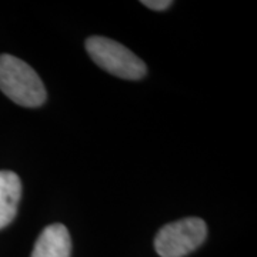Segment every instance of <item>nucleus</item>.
Returning <instances> with one entry per match:
<instances>
[{
	"label": "nucleus",
	"mask_w": 257,
	"mask_h": 257,
	"mask_svg": "<svg viewBox=\"0 0 257 257\" xmlns=\"http://www.w3.org/2000/svg\"><path fill=\"white\" fill-rule=\"evenodd\" d=\"M22 182L15 172L0 170V230L8 227L18 214Z\"/></svg>",
	"instance_id": "39448f33"
},
{
	"label": "nucleus",
	"mask_w": 257,
	"mask_h": 257,
	"mask_svg": "<svg viewBox=\"0 0 257 257\" xmlns=\"http://www.w3.org/2000/svg\"><path fill=\"white\" fill-rule=\"evenodd\" d=\"M207 237V226L199 217H186L159 230L155 248L160 257H186L202 246Z\"/></svg>",
	"instance_id": "7ed1b4c3"
},
{
	"label": "nucleus",
	"mask_w": 257,
	"mask_h": 257,
	"mask_svg": "<svg viewBox=\"0 0 257 257\" xmlns=\"http://www.w3.org/2000/svg\"><path fill=\"white\" fill-rule=\"evenodd\" d=\"M86 50L99 67L120 79L139 80L146 76L145 62L116 40L101 36L89 37L86 40Z\"/></svg>",
	"instance_id": "f03ea898"
},
{
	"label": "nucleus",
	"mask_w": 257,
	"mask_h": 257,
	"mask_svg": "<svg viewBox=\"0 0 257 257\" xmlns=\"http://www.w3.org/2000/svg\"><path fill=\"white\" fill-rule=\"evenodd\" d=\"M72 239L66 226L53 223L37 237L30 257H70Z\"/></svg>",
	"instance_id": "20e7f679"
},
{
	"label": "nucleus",
	"mask_w": 257,
	"mask_h": 257,
	"mask_svg": "<svg viewBox=\"0 0 257 257\" xmlns=\"http://www.w3.org/2000/svg\"><path fill=\"white\" fill-rule=\"evenodd\" d=\"M142 5H145L149 9L160 12V10H166L167 8H170L172 2L170 0H143Z\"/></svg>",
	"instance_id": "423d86ee"
},
{
	"label": "nucleus",
	"mask_w": 257,
	"mask_h": 257,
	"mask_svg": "<svg viewBox=\"0 0 257 257\" xmlns=\"http://www.w3.org/2000/svg\"><path fill=\"white\" fill-rule=\"evenodd\" d=\"M0 90L23 107H39L46 101V87L26 62L0 55Z\"/></svg>",
	"instance_id": "f257e3e1"
}]
</instances>
